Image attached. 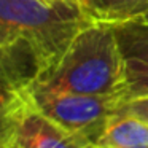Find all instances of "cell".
<instances>
[{"mask_svg":"<svg viewBox=\"0 0 148 148\" xmlns=\"http://www.w3.org/2000/svg\"><path fill=\"white\" fill-rule=\"evenodd\" d=\"M83 2H84V3H86V0H83Z\"/></svg>","mask_w":148,"mask_h":148,"instance_id":"cell-11","label":"cell"},{"mask_svg":"<svg viewBox=\"0 0 148 148\" xmlns=\"http://www.w3.org/2000/svg\"><path fill=\"white\" fill-rule=\"evenodd\" d=\"M81 2H83V0H81ZM84 5H86V3H84Z\"/></svg>","mask_w":148,"mask_h":148,"instance_id":"cell-12","label":"cell"},{"mask_svg":"<svg viewBox=\"0 0 148 148\" xmlns=\"http://www.w3.org/2000/svg\"><path fill=\"white\" fill-rule=\"evenodd\" d=\"M96 148H148V121L118 112L96 142Z\"/></svg>","mask_w":148,"mask_h":148,"instance_id":"cell-5","label":"cell"},{"mask_svg":"<svg viewBox=\"0 0 148 148\" xmlns=\"http://www.w3.org/2000/svg\"><path fill=\"white\" fill-rule=\"evenodd\" d=\"M113 26L124 58L148 61V23L135 18Z\"/></svg>","mask_w":148,"mask_h":148,"instance_id":"cell-7","label":"cell"},{"mask_svg":"<svg viewBox=\"0 0 148 148\" xmlns=\"http://www.w3.org/2000/svg\"><path fill=\"white\" fill-rule=\"evenodd\" d=\"M30 91L35 103L45 115L94 145L123 103L118 97L88 96L54 89L38 83H34Z\"/></svg>","mask_w":148,"mask_h":148,"instance_id":"cell-4","label":"cell"},{"mask_svg":"<svg viewBox=\"0 0 148 148\" xmlns=\"http://www.w3.org/2000/svg\"><path fill=\"white\" fill-rule=\"evenodd\" d=\"M86 8L96 21L118 24L148 13V0H86Z\"/></svg>","mask_w":148,"mask_h":148,"instance_id":"cell-6","label":"cell"},{"mask_svg":"<svg viewBox=\"0 0 148 148\" xmlns=\"http://www.w3.org/2000/svg\"><path fill=\"white\" fill-rule=\"evenodd\" d=\"M38 84L88 96L118 97L126 91V58L115 26L94 21L72 42L59 64Z\"/></svg>","mask_w":148,"mask_h":148,"instance_id":"cell-2","label":"cell"},{"mask_svg":"<svg viewBox=\"0 0 148 148\" xmlns=\"http://www.w3.org/2000/svg\"><path fill=\"white\" fill-rule=\"evenodd\" d=\"M0 148H96L38 108L30 86L2 89Z\"/></svg>","mask_w":148,"mask_h":148,"instance_id":"cell-3","label":"cell"},{"mask_svg":"<svg viewBox=\"0 0 148 148\" xmlns=\"http://www.w3.org/2000/svg\"><path fill=\"white\" fill-rule=\"evenodd\" d=\"M140 19H142V21H145V23H148V13L142 14V16H140Z\"/></svg>","mask_w":148,"mask_h":148,"instance_id":"cell-10","label":"cell"},{"mask_svg":"<svg viewBox=\"0 0 148 148\" xmlns=\"http://www.w3.org/2000/svg\"><path fill=\"white\" fill-rule=\"evenodd\" d=\"M94 21L81 0H0V42L23 40L40 61L42 77Z\"/></svg>","mask_w":148,"mask_h":148,"instance_id":"cell-1","label":"cell"},{"mask_svg":"<svg viewBox=\"0 0 148 148\" xmlns=\"http://www.w3.org/2000/svg\"><path fill=\"white\" fill-rule=\"evenodd\" d=\"M140 97H148V61L126 58V91L123 103Z\"/></svg>","mask_w":148,"mask_h":148,"instance_id":"cell-8","label":"cell"},{"mask_svg":"<svg viewBox=\"0 0 148 148\" xmlns=\"http://www.w3.org/2000/svg\"><path fill=\"white\" fill-rule=\"evenodd\" d=\"M118 112L127 113V115H134L140 119L148 121V97H140V99H134L124 102L119 107Z\"/></svg>","mask_w":148,"mask_h":148,"instance_id":"cell-9","label":"cell"}]
</instances>
